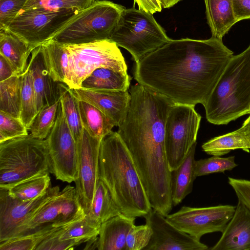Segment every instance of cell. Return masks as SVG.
Instances as JSON below:
<instances>
[{
    "label": "cell",
    "instance_id": "obj_11",
    "mask_svg": "<svg viewBox=\"0 0 250 250\" xmlns=\"http://www.w3.org/2000/svg\"><path fill=\"white\" fill-rule=\"evenodd\" d=\"M81 11L30 9L21 11L7 29L35 48L47 42Z\"/></svg>",
    "mask_w": 250,
    "mask_h": 250
},
{
    "label": "cell",
    "instance_id": "obj_30",
    "mask_svg": "<svg viewBox=\"0 0 250 250\" xmlns=\"http://www.w3.org/2000/svg\"><path fill=\"white\" fill-rule=\"evenodd\" d=\"M21 75L0 82V111L20 118Z\"/></svg>",
    "mask_w": 250,
    "mask_h": 250
},
{
    "label": "cell",
    "instance_id": "obj_40",
    "mask_svg": "<svg viewBox=\"0 0 250 250\" xmlns=\"http://www.w3.org/2000/svg\"><path fill=\"white\" fill-rule=\"evenodd\" d=\"M27 0H0V28H6L17 16Z\"/></svg>",
    "mask_w": 250,
    "mask_h": 250
},
{
    "label": "cell",
    "instance_id": "obj_34",
    "mask_svg": "<svg viewBox=\"0 0 250 250\" xmlns=\"http://www.w3.org/2000/svg\"><path fill=\"white\" fill-rule=\"evenodd\" d=\"M100 228L94 225L85 216L59 229L56 235L60 240L79 239L87 242L98 237Z\"/></svg>",
    "mask_w": 250,
    "mask_h": 250
},
{
    "label": "cell",
    "instance_id": "obj_47",
    "mask_svg": "<svg viewBox=\"0 0 250 250\" xmlns=\"http://www.w3.org/2000/svg\"><path fill=\"white\" fill-rule=\"evenodd\" d=\"M162 7L164 8H168L175 4L177 3L178 2L182 0H160Z\"/></svg>",
    "mask_w": 250,
    "mask_h": 250
},
{
    "label": "cell",
    "instance_id": "obj_10",
    "mask_svg": "<svg viewBox=\"0 0 250 250\" xmlns=\"http://www.w3.org/2000/svg\"><path fill=\"white\" fill-rule=\"evenodd\" d=\"M85 215L75 187L69 185L22 224L12 238L29 235L51 226H65L82 219Z\"/></svg>",
    "mask_w": 250,
    "mask_h": 250
},
{
    "label": "cell",
    "instance_id": "obj_15",
    "mask_svg": "<svg viewBox=\"0 0 250 250\" xmlns=\"http://www.w3.org/2000/svg\"><path fill=\"white\" fill-rule=\"evenodd\" d=\"M60 192L58 186H50L38 197L22 201L12 198L6 189L0 188V242L12 238L22 224Z\"/></svg>",
    "mask_w": 250,
    "mask_h": 250
},
{
    "label": "cell",
    "instance_id": "obj_43",
    "mask_svg": "<svg viewBox=\"0 0 250 250\" xmlns=\"http://www.w3.org/2000/svg\"><path fill=\"white\" fill-rule=\"evenodd\" d=\"M232 3L237 22L250 19V0H232Z\"/></svg>",
    "mask_w": 250,
    "mask_h": 250
},
{
    "label": "cell",
    "instance_id": "obj_21",
    "mask_svg": "<svg viewBox=\"0 0 250 250\" xmlns=\"http://www.w3.org/2000/svg\"><path fill=\"white\" fill-rule=\"evenodd\" d=\"M35 48L7 28H0V55L12 64L18 74L25 71L28 58Z\"/></svg>",
    "mask_w": 250,
    "mask_h": 250
},
{
    "label": "cell",
    "instance_id": "obj_31",
    "mask_svg": "<svg viewBox=\"0 0 250 250\" xmlns=\"http://www.w3.org/2000/svg\"><path fill=\"white\" fill-rule=\"evenodd\" d=\"M60 103L67 124L77 143L81 139L83 127L81 121L78 100L65 83H61Z\"/></svg>",
    "mask_w": 250,
    "mask_h": 250
},
{
    "label": "cell",
    "instance_id": "obj_19",
    "mask_svg": "<svg viewBox=\"0 0 250 250\" xmlns=\"http://www.w3.org/2000/svg\"><path fill=\"white\" fill-rule=\"evenodd\" d=\"M211 250H250V210L240 200L235 212Z\"/></svg>",
    "mask_w": 250,
    "mask_h": 250
},
{
    "label": "cell",
    "instance_id": "obj_22",
    "mask_svg": "<svg viewBox=\"0 0 250 250\" xmlns=\"http://www.w3.org/2000/svg\"><path fill=\"white\" fill-rule=\"evenodd\" d=\"M197 142L189 149L182 164L171 172V194L173 206L179 205L192 190Z\"/></svg>",
    "mask_w": 250,
    "mask_h": 250
},
{
    "label": "cell",
    "instance_id": "obj_33",
    "mask_svg": "<svg viewBox=\"0 0 250 250\" xmlns=\"http://www.w3.org/2000/svg\"><path fill=\"white\" fill-rule=\"evenodd\" d=\"M65 226L47 227L29 235L12 238L0 242V250H35L42 241Z\"/></svg>",
    "mask_w": 250,
    "mask_h": 250
},
{
    "label": "cell",
    "instance_id": "obj_5",
    "mask_svg": "<svg viewBox=\"0 0 250 250\" xmlns=\"http://www.w3.org/2000/svg\"><path fill=\"white\" fill-rule=\"evenodd\" d=\"M50 172L45 139L31 134L0 143V187Z\"/></svg>",
    "mask_w": 250,
    "mask_h": 250
},
{
    "label": "cell",
    "instance_id": "obj_45",
    "mask_svg": "<svg viewBox=\"0 0 250 250\" xmlns=\"http://www.w3.org/2000/svg\"><path fill=\"white\" fill-rule=\"evenodd\" d=\"M18 74L12 64L3 56L0 55V82Z\"/></svg>",
    "mask_w": 250,
    "mask_h": 250
},
{
    "label": "cell",
    "instance_id": "obj_29",
    "mask_svg": "<svg viewBox=\"0 0 250 250\" xmlns=\"http://www.w3.org/2000/svg\"><path fill=\"white\" fill-rule=\"evenodd\" d=\"M42 45L50 75L54 81L65 83L69 61L66 46L51 40Z\"/></svg>",
    "mask_w": 250,
    "mask_h": 250
},
{
    "label": "cell",
    "instance_id": "obj_1",
    "mask_svg": "<svg viewBox=\"0 0 250 250\" xmlns=\"http://www.w3.org/2000/svg\"><path fill=\"white\" fill-rule=\"evenodd\" d=\"M233 54L212 36L171 39L136 63L134 78L175 104L203 105Z\"/></svg>",
    "mask_w": 250,
    "mask_h": 250
},
{
    "label": "cell",
    "instance_id": "obj_9",
    "mask_svg": "<svg viewBox=\"0 0 250 250\" xmlns=\"http://www.w3.org/2000/svg\"><path fill=\"white\" fill-rule=\"evenodd\" d=\"M194 105L174 104L166 121L165 144L170 169L177 168L196 143L201 120Z\"/></svg>",
    "mask_w": 250,
    "mask_h": 250
},
{
    "label": "cell",
    "instance_id": "obj_6",
    "mask_svg": "<svg viewBox=\"0 0 250 250\" xmlns=\"http://www.w3.org/2000/svg\"><path fill=\"white\" fill-rule=\"evenodd\" d=\"M109 40L127 50L137 63L171 39L152 14L133 7L123 12Z\"/></svg>",
    "mask_w": 250,
    "mask_h": 250
},
{
    "label": "cell",
    "instance_id": "obj_38",
    "mask_svg": "<svg viewBox=\"0 0 250 250\" xmlns=\"http://www.w3.org/2000/svg\"><path fill=\"white\" fill-rule=\"evenodd\" d=\"M28 131L20 119L0 111V143L27 136Z\"/></svg>",
    "mask_w": 250,
    "mask_h": 250
},
{
    "label": "cell",
    "instance_id": "obj_37",
    "mask_svg": "<svg viewBox=\"0 0 250 250\" xmlns=\"http://www.w3.org/2000/svg\"><path fill=\"white\" fill-rule=\"evenodd\" d=\"M238 165L235 162V156L221 157L213 156L211 157L195 160L194 174L199 177L214 173H224L226 170H231Z\"/></svg>",
    "mask_w": 250,
    "mask_h": 250
},
{
    "label": "cell",
    "instance_id": "obj_13",
    "mask_svg": "<svg viewBox=\"0 0 250 250\" xmlns=\"http://www.w3.org/2000/svg\"><path fill=\"white\" fill-rule=\"evenodd\" d=\"M235 208L236 206L229 205L200 208L183 206L166 218L181 231L200 240L205 234L222 232Z\"/></svg>",
    "mask_w": 250,
    "mask_h": 250
},
{
    "label": "cell",
    "instance_id": "obj_39",
    "mask_svg": "<svg viewBox=\"0 0 250 250\" xmlns=\"http://www.w3.org/2000/svg\"><path fill=\"white\" fill-rule=\"evenodd\" d=\"M152 235V229L148 224L134 225L127 234L125 250H144L148 245Z\"/></svg>",
    "mask_w": 250,
    "mask_h": 250
},
{
    "label": "cell",
    "instance_id": "obj_36",
    "mask_svg": "<svg viewBox=\"0 0 250 250\" xmlns=\"http://www.w3.org/2000/svg\"><path fill=\"white\" fill-rule=\"evenodd\" d=\"M95 1V0H27L21 11L40 9L60 11L72 9L82 10L89 6Z\"/></svg>",
    "mask_w": 250,
    "mask_h": 250
},
{
    "label": "cell",
    "instance_id": "obj_41",
    "mask_svg": "<svg viewBox=\"0 0 250 250\" xmlns=\"http://www.w3.org/2000/svg\"><path fill=\"white\" fill-rule=\"evenodd\" d=\"M59 230L42 241L37 247L35 250H73L76 246L84 243L83 240L76 239L60 240L56 235L57 232Z\"/></svg>",
    "mask_w": 250,
    "mask_h": 250
},
{
    "label": "cell",
    "instance_id": "obj_17",
    "mask_svg": "<svg viewBox=\"0 0 250 250\" xmlns=\"http://www.w3.org/2000/svg\"><path fill=\"white\" fill-rule=\"evenodd\" d=\"M78 100L88 103L100 109L119 126L125 120L130 105L131 96L126 91L71 89Z\"/></svg>",
    "mask_w": 250,
    "mask_h": 250
},
{
    "label": "cell",
    "instance_id": "obj_12",
    "mask_svg": "<svg viewBox=\"0 0 250 250\" xmlns=\"http://www.w3.org/2000/svg\"><path fill=\"white\" fill-rule=\"evenodd\" d=\"M50 172L58 180L70 183L78 177L77 144L59 103L55 124L45 139Z\"/></svg>",
    "mask_w": 250,
    "mask_h": 250
},
{
    "label": "cell",
    "instance_id": "obj_7",
    "mask_svg": "<svg viewBox=\"0 0 250 250\" xmlns=\"http://www.w3.org/2000/svg\"><path fill=\"white\" fill-rule=\"evenodd\" d=\"M108 0H95L74 17L51 40L63 45L109 39L125 9Z\"/></svg>",
    "mask_w": 250,
    "mask_h": 250
},
{
    "label": "cell",
    "instance_id": "obj_35",
    "mask_svg": "<svg viewBox=\"0 0 250 250\" xmlns=\"http://www.w3.org/2000/svg\"><path fill=\"white\" fill-rule=\"evenodd\" d=\"M60 101V99L38 112L29 129L33 137L42 140L46 138L55 124Z\"/></svg>",
    "mask_w": 250,
    "mask_h": 250
},
{
    "label": "cell",
    "instance_id": "obj_44",
    "mask_svg": "<svg viewBox=\"0 0 250 250\" xmlns=\"http://www.w3.org/2000/svg\"><path fill=\"white\" fill-rule=\"evenodd\" d=\"M137 3L139 9L153 14L161 12L162 3L160 0H134V5Z\"/></svg>",
    "mask_w": 250,
    "mask_h": 250
},
{
    "label": "cell",
    "instance_id": "obj_23",
    "mask_svg": "<svg viewBox=\"0 0 250 250\" xmlns=\"http://www.w3.org/2000/svg\"><path fill=\"white\" fill-rule=\"evenodd\" d=\"M206 13L212 36L222 39L236 21L232 0H204Z\"/></svg>",
    "mask_w": 250,
    "mask_h": 250
},
{
    "label": "cell",
    "instance_id": "obj_3",
    "mask_svg": "<svg viewBox=\"0 0 250 250\" xmlns=\"http://www.w3.org/2000/svg\"><path fill=\"white\" fill-rule=\"evenodd\" d=\"M99 172L122 214L144 217L152 209L132 158L117 132L111 131L101 141Z\"/></svg>",
    "mask_w": 250,
    "mask_h": 250
},
{
    "label": "cell",
    "instance_id": "obj_16",
    "mask_svg": "<svg viewBox=\"0 0 250 250\" xmlns=\"http://www.w3.org/2000/svg\"><path fill=\"white\" fill-rule=\"evenodd\" d=\"M144 218L151 228L152 235L144 250H206L208 246L181 231L166 217L152 209Z\"/></svg>",
    "mask_w": 250,
    "mask_h": 250
},
{
    "label": "cell",
    "instance_id": "obj_8",
    "mask_svg": "<svg viewBox=\"0 0 250 250\" xmlns=\"http://www.w3.org/2000/svg\"><path fill=\"white\" fill-rule=\"evenodd\" d=\"M65 45L69 57L65 84L70 89L81 88L83 80L98 68L127 73L119 46L109 39Z\"/></svg>",
    "mask_w": 250,
    "mask_h": 250
},
{
    "label": "cell",
    "instance_id": "obj_4",
    "mask_svg": "<svg viewBox=\"0 0 250 250\" xmlns=\"http://www.w3.org/2000/svg\"><path fill=\"white\" fill-rule=\"evenodd\" d=\"M203 106L208 121L216 125L250 114V44L233 56Z\"/></svg>",
    "mask_w": 250,
    "mask_h": 250
},
{
    "label": "cell",
    "instance_id": "obj_18",
    "mask_svg": "<svg viewBox=\"0 0 250 250\" xmlns=\"http://www.w3.org/2000/svg\"><path fill=\"white\" fill-rule=\"evenodd\" d=\"M27 68L32 75L38 112L60 99V82L53 80L46 65L42 45L34 49Z\"/></svg>",
    "mask_w": 250,
    "mask_h": 250
},
{
    "label": "cell",
    "instance_id": "obj_32",
    "mask_svg": "<svg viewBox=\"0 0 250 250\" xmlns=\"http://www.w3.org/2000/svg\"><path fill=\"white\" fill-rule=\"evenodd\" d=\"M20 120L29 130L38 114L37 97L31 73L26 68L21 74Z\"/></svg>",
    "mask_w": 250,
    "mask_h": 250
},
{
    "label": "cell",
    "instance_id": "obj_14",
    "mask_svg": "<svg viewBox=\"0 0 250 250\" xmlns=\"http://www.w3.org/2000/svg\"><path fill=\"white\" fill-rule=\"evenodd\" d=\"M102 140L92 137L83 128L77 143L78 177L75 181V188L86 214L89 211L99 180V157Z\"/></svg>",
    "mask_w": 250,
    "mask_h": 250
},
{
    "label": "cell",
    "instance_id": "obj_42",
    "mask_svg": "<svg viewBox=\"0 0 250 250\" xmlns=\"http://www.w3.org/2000/svg\"><path fill=\"white\" fill-rule=\"evenodd\" d=\"M228 183L240 200L250 210V180L228 177Z\"/></svg>",
    "mask_w": 250,
    "mask_h": 250
},
{
    "label": "cell",
    "instance_id": "obj_2",
    "mask_svg": "<svg viewBox=\"0 0 250 250\" xmlns=\"http://www.w3.org/2000/svg\"><path fill=\"white\" fill-rule=\"evenodd\" d=\"M130 94L126 116L117 132L138 166L149 169L159 167L167 161L165 124L175 103L139 83L131 86Z\"/></svg>",
    "mask_w": 250,
    "mask_h": 250
},
{
    "label": "cell",
    "instance_id": "obj_26",
    "mask_svg": "<svg viewBox=\"0 0 250 250\" xmlns=\"http://www.w3.org/2000/svg\"><path fill=\"white\" fill-rule=\"evenodd\" d=\"M202 148L207 154L212 156H223L236 149H242L249 153L250 141L241 127L232 132L211 139L204 143Z\"/></svg>",
    "mask_w": 250,
    "mask_h": 250
},
{
    "label": "cell",
    "instance_id": "obj_24",
    "mask_svg": "<svg viewBox=\"0 0 250 250\" xmlns=\"http://www.w3.org/2000/svg\"><path fill=\"white\" fill-rule=\"evenodd\" d=\"M130 78L127 73L100 67L95 69L82 82L83 89L105 91H126Z\"/></svg>",
    "mask_w": 250,
    "mask_h": 250
},
{
    "label": "cell",
    "instance_id": "obj_46",
    "mask_svg": "<svg viewBox=\"0 0 250 250\" xmlns=\"http://www.w3.org/2000/svg\"><path fill=\"white\" fill-rule=\"evenodd\" d=\"M241 127L244 129L246 135L250 141V115L244 121Z\"/></svg>",
    "mask_w": 250,
    "mask_h": 250
},
{
    "label": "cell",
    "instance_id": "obj_25",
    "mask_svg": "<svg viewBox=\"0 0 250 250\" xmlns=\"http://www.w3.org/2000/svg\"><path fill=\"white\" fill-rule=\"evenodd\" d=\"M122 214L114 201L109 189L99 179L92 203L86 217L96 226L109 219Z\"/></svg>",
    "mask_w": 250,
    "mask_h": 250
},
{
    "label": "cell",
    "instance_id": "obj_28",
    "mask_svg": "<svg viewBox=\"0 0 250 250\" xmlns=\"http://www.w3.org/2000/svg\"><path fill=\"white\" fill-rule=\"evenodd\" d=\"M49 172H44L5 187L9 195L19 200L35 199L43 193L50 186Z\"/></svg>",
    "mask_w": 250,
    "mask_h": 250
},
{
    "label": "cell",
    "instance_id": "obj_27",
    "mask_svg": "<svg viewBox=\"0 0 250 250\" xmlns=\"http://www.w3.org/2000/svg\"><path fill=\"white\" fill-rule=\"evenodd\" d=\"M83 128L92 137L102 140L112 131L114 122L95 106L78 100Z\"/></svg>",
    "mask_w": 250,
    "mask_h": 250
},
{
    "label": "cell",
    "instance_id": "obj_20",
    "mask_svg": "<svg viewBox=\"0 0 250 250\" xmlns=\"http://www.w3.org/2000/svg\"><path fill=\"white\" fill-rule=\"evenodd\" d=\"M136 217L123 214L115 216L100 227L97 242L99 250H125L126 240L131 228L134 225Z\"/></svg>",
    "mask_w": 250,
    "mask_h": 250
}]
</instances>
